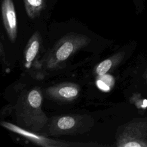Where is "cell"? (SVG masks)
<instances>
[{
  "instance_id": "cell-11",
  "label": "cell",
  "mask_w": 147,
  "mask_h": 147,
  "mask_svg": "<svg viewBox=\"0 0 147 147\" xmlns=\"http://www.w3.org/2000/svg\"><path fill=\"white\" fill-rule=\"evenodd\" d=\"M103 81L105 83H106L107 85H108L110 87H111L114 83V79L111 76L108 75H103L100 76V78L99 79Z\"/></svg>"
},
{
  "instance_id": "cell-10",
  "label": "cell",
  "mask_w": 147,
  "mask_h": 147,
  "mask_svg": "<svg viewBox=\"0 0 147 147\" xmlns=\"http://www.w3.org/2000/svg\"><path fill=\"white\" fill-rule=\"evenodd\" d=\"M113 65V61L110 59H108L102 61L96 68V73L99 75L106 74Z\"/></svg>"
},
{
  "instance_id": "cell-5",
  "label": "cell",
  "mask_w": 147,
  "mask_h": 147,
  "mask_svg": "<svg viewBox=\"0 0 147 147\" xmlns=\"http://www.w3.org/2000/svg\"><path fill=\"white\" fill-rule=\"evenodd\" d=\"M78 87L74 84H63L49 89L50 96L62 100H72L79 94Z\"/></svg>"
},
{
  "instance_id": "cell-12",
  "label": "cell",
  "mask_w": 147,
  "mask_h": 147,
  "mask_svg": "<svg viewBox=\"0 0 147 147\" xmlns=\"http://www.w3.org/2000/svg\"><path fill=\"white\" fill-rule=\"evenodd\" d=\"M96 83L98 87L103 91H108L110 89V87L108 85H107L106 83H105L103 81H102L100 79H98L97 80Z\"/></svg>"
},
{
  "instance_id": "cell-8",
  "label": "cell",
  "mask_w": 147,
  "mask_h": 147,
  "mask_svg": "<svg viewBox=\"0 0 147 147\" xmlns=\"http://www.w3.org/2000/svg\"><path fill=\"white\" fill-rule=\"evenodd\" d=\"M76 124L75 118L71 116H64L59 118L56 122L59 129L61 130H68L73 128Z\"/></svg>"
},
{
  "instance_id": "cell-2",
  "label": "cell",
  "mask_w": 147,
  "mask_h": 147,
  "mask_svg": "<svg viewBox=\"0 0 147 147\" xmlns=\"http://www.w3.org/2000/svg\"><path fill=\"white\" fill-rule=\"evenodd\" d=\"M1 10L4 26L10 41L14 42L17 37V22L13 1L2 0Z\"/></svg>"
},
{
  "instance_id": "cell-1",
  "label": "cell",
  "mask_w": 147,
  "mask_h": 147,
  "mask_svg": "<svg viewBox=\"0 0 147 147\" xmlns=\"http://www.w3.org/2000/svg\"><path fill=\"white\" fill-rule=\"evenodd\" d=\"M147 129L142 125L140 128L137 126H129L123 131L119 137L117 146L122 147H141L147 146V141L145 137L147 133Z\"/></svg>"
},
{
  "instance_id": "cell-9",
  "label": "cell",
  "mask_w": 147,
  "mask_h": 147,
  "mask_svg": "<svg viewBox=\"0 0 147 147\" xmlns=\"http://www.w3.org/2000/svg\"><path fill=\"white\" fill-rule=\"evenodd\" d=\"M28 100L30 106L33 108H37L41 104L42 96L37 90H33L28 94Z\"/></svg>"
},
{
  "instance_id": "cell-6",
  "label": "cell",
  "mask_w": 147,
  "mask_h": 147,
  "mask_svg": "<svg viewBox=\"0 0 147 147\" xmlns=\"http://www.w3.org/2000/svg\"><path fill=\"white\" fill-rule=\"evenodd\" d=\"M40 35L36 32L29 41L25 51V60L26 64H30L36 56L40 48Z\"/></svg>"
},
{
  "instance_id": "cell-3",
  "label": "cell",
  "mask_w": 147,
  "mask_h": 147,
  "mask_svg": "<svg viewBox=\"0 0 147 147\" xmlns=\"http://www.w3.org/2000/svg\"><path fill=\"white\" fill-rule=\"evenodd\" d=\"M82 37H72L65 38V40L57 48L55 53V57L57 61L67 60L80 45H82Z\"/></svg>"
},
{
  "instance_id": "cell-4",
  "label": "cell",
  "mask_w": 147,
  "mask_h": 147,
  "mask_svg": "<svg viewBox=\"0 0 147 147\" xmlns=\"http://www.w3.org/2000/svg\"><path fill=\"white\" fill-rule=\"evenodd\" d=\"M1 125L7 128V129L26 137V138L29 139V140L32 141L33 142L36 143L38 145L44 146H64V145H62V144L61 145L59 143H58V142H56L55 141L49 140L43 136H40L37 134H34L33 133L27 131L10 123L2 122H1Z\"/></svg>"
},
{
  "instance_id": "cell-7",
  "label": "cell",
  "mask_w": 147,
  "mask_h": 147,
  "mask_svg": "<svg viewBox=\"0 0 147 147\" xmlns=\"http://www.w3.org/2000/svg\"><path fill=\"white\" fill-rule=\"evenodd\" d=\"M28 16L32 19L38 17L44 9L47 0H24Z\"/></svg>"
}]
</instances>
